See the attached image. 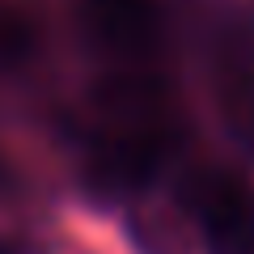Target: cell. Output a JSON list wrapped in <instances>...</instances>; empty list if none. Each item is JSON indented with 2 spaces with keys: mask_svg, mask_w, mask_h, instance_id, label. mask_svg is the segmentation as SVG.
<instances>
[{
  "mask_svg": "<svg viewBox=\"0 0 254 254\" xmlns=\"http://www.w3.org/2000/svg\"><path fill=\"white\" fill-rule=\"evenodd\" d=\"M190 212L212 254H254V190L229 170H199L182 187Z\"/></svg>",
  "mask_w": 254,
  "mask_h": 254,
  "instance_id": "obj_2",
  "label": "cell"
},
{
  "mask_svg": "<svg viewBox=\"0 0 254 254\" xmlns=\"http://www.w3.org/2000/svg\"><path fill=\"white\" fill-rule=\"evenodd\" d=\"M89 102L110 127H157L170 123L174 93L157 72H148L140 64H123L93 81Z\"/></svg>",
  "mask_w": 254,
  "mask_h": 254,
  "instance_id": "obj_4",
  "label": "cell"
},
{
  "mask_svg": "<svg viewBox=\"0 0 254 254\" xmlns=\"http://www.w3.org/2000/svg\"><path fill=\"white\" fill-rule=\"evenodd\" d=\"M216 102H220L225 127L237 140L254 144V68H233V72H225V81H220V89H216Z\"/></svg>",
  "mask_w": 254,
  "mask_h": 254,
  "instance_id": "obj_6",
  "label": "cell"
},
{
  "mask_svg": "<svg viewBox=\"0 0 254 254\" xmlns=\"http://www.w3.org/2000/svg\"><path fill=\"white\" fill-rule=\"evenodd\" d=\"M43 47V30L17 4H0V68H21Z\"/></svg>",
  "mask_w": 254,
  "mask_h": 254,
  "instance_id": "obj_7",
  "label": "cell"
},
{
  "mask_svg": "<svg viewBox=\"0 0 254 254\" xmlns=\"http://www.w3.org/2000/svg\"><path fill=\"white\" fill-rule=\"evenodd\" d=\"M174 153L170 123L157 127H110V136L85 157V190L93 199H131L157 174L165 170Z\"/></svg>",
  "mask_w": 254,
  "mask_h": 254,
  "instance_id": "obj_1",
  "label": "cell"
},
{
  "mask_svg": "<svg viewBox=\"0 0 254 254\" xmlns=\"http://www.w3.org/2000/svg\"><path fill=\"white\" fill-rule=\"evenodd\" d=\"M127 237L136 254H190L199 229L182 203H140L127 216Z\"/></svg>",
  "mask_w": 254,
  "mask_h": 254,
  "instance_id": "obj_5",
  "label": "cell"
},
{
  "mask_svg": "<svg viewBox=\"0 0 254 254\" xmlns=\"http://www.w3.org/2000/svg\"><path fill=\"white\" fill-rule=\"evenodd\" d=\"M85 43L123 64H140L161 47L165 13L157 0H76Z\"/></svg>",
  "mask_w": 254,
  "mask_h": 254,
  "instance_id": "obj_3",
  "label": "cell"
}]
</instances>
